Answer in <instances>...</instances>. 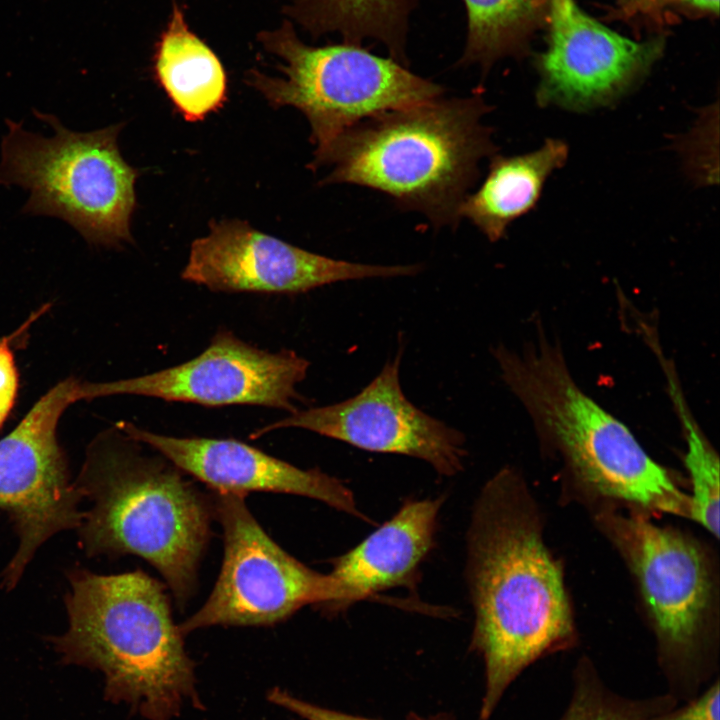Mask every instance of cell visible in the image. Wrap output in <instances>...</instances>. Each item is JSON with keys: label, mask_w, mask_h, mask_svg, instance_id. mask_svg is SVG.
<instances>
[{"label": "cell", "mask_w": 720, "mask_h": 720, "mask_svg": "<svg viewBox=\"0 0 720 720\" xmlns=\"http://www.w3.org/2000/svg\"><path fill=\"white\" fill-rule=\"evenodd\" d=\"M33 319H28L23 326L11 335L0 338V426L14 405L18 389V374L11 344L19 336L23 335L24 330Z\"/></svg>", "instance_id": "24"}, {"label": "cell", "mask_w": 720, "mask_h": 720, "mask_svg": "<svg viewBox=\"0 0 720 720\" xmlns=\"http://www.w3.org/2000/svg\"><path fill=\"white\" fill-rule=\"evenodd\" d=\"M196 239L181 277L218 292L297 294L341 281L411 276L418 264L373 265L316 254L238 219L213 221Z\"/></svg>", "instance_id": "12"}, {"label": "cell", "mask_w": 720, "mask_h": 720, "mask_svg": "<svg viewBox=\"0 0 720 720\" xmlns=\"http://www.w3.org/2000/svg\"><path fill=\"white\" fill-rule=\"evenodd\" d=\"M419 0H294L283 13L317 38L337 33L342 42L366 39L384 45L390 58L408 66L409 17Z\"/></svg>", "instance_id": "19"}, {"label": "cell", "mask_w": 720, "mask_h": 720, "mask_svg": "<svg viewBox=\"0 0 720 720\" xmlns=\"http://www.w3.org/2000/svg\"><path fill=\"white\" fill-rule=\"evenodd\" d=\"M84 399L83 383L69 377L47 391L0 440V510L12 520L19 547L3 572L12 589L38 547L55 533L78 528L84 513L57 440L66 408Z\"/></svg>", "instance_id": "10"}, {"label": "cell", "mask_w": 720, "mask_h": 720, "mask_svg": "<svg viewBox=\"0 0 720 720\" xmlns=\"http://www.w3.org/2000/svg\"><path fill=\"white\" fill-rule=\"evenodd\" d=\"M210 495L223 530V561L206 602L178 625L183 635L211 626H272L310 604L329 608L335 599L329 574L307 567L271 539L245 495Z\"/></svg>", "instance_id": "9"}, {"label": "cell", "mask_w": 720, "mask_h": 720, "mask_svg": "<svg viewBox=\"0 0 720 720\" xmlns=\"http://www.w3.org/2000/svg\"><path fill=\"white\" fill-rule=\"evenodd\" d=\"M110 429L88 447L74 482L92 506L79 528L90 556L137 555L164 578L182 609L197 585L214 509L184 472L141 443Z\"/></svg>", "instance_id": "3"}, {"label": "cell", "mask_w": 720, "mask_h": 720, "mask_svg": "<svg viewBox=\"0 0 720 720\" xmlns=\"http://www.w3.org/2000/svg\"><path fill=\"white\" fill-rule=\"evenodd\" d=\"M257 41L282 60L278 67L282 77L254 69L246 73V82L272 106H293L304 114L314 153L366 118L432 100L445 92L441 85L362 45H308L290 20L259 32Z\"/></svg>", "instance_id": "8"}, {"label": "cell", "mask_w": 720, "mask_h": 720, "mask_svg": "<svg viewBox=\"0 0 720 720\" xmlns=\"http://www.w3.org/2000/svg\"><path fill=\"white\" fill-rule=\"evenodd\" d=\"M33 114L53 134L31 132L23 121L5 119L0 185L29 192L22 213L59 218L90 245L120 248L132 243L139 172L125 161L118 146L124 123L76 132L54 114L35 108Z\"/></svg>", "instance_id": "6"}, {"label": "cell", "mask_w": 720, "mask_h": 720, "mask_svg": "<svg viewBox=\"0 0 720 720\" xmlns=\"http://www.w3.org/2000/svg\"><path fill=\"white\" fill-rule=\"evenodd\" d=\"M668 386L671 399L681 420L686 437L685 466L689 473V517L712 536H719V458L687 408L685 399L670 369Z\"/></svg>", "instance_id": "21"}, {"label": "cell", "mask_w": 720, "mask_h": 720, "mask_svg": "<svg viewBox=\"0 0 720 720\" xmlns=\"http://www.w3.org/2000/svg\"><path fill=\"white\" fill-rule=\"evenodd\" d=\"M568 154V145L554 138L532 152L495 154L479 188L461 204L460 219L470 221L489 241L500 240L512 222L536 206L546 180L566 163Z\"/></svg>", "instance_id": "17"}, {"label": "cell", "mask_w": 720, "mask_h": 720, "mask_svg": "<svg viewBox=\"0 0 720 720\" xmlns=\"http://www.w3.org/2000/svg\"><path fill=\"white\" fill-rule=\"evenodd\" d=\"M673 706L672 696L635 701L616 695L585 658L578 663L572 698L560 720H645Z\"/></svg>", "instance_id": "22"}, {"label": "cell", "mask_w": 720, "mask_h": 720, "mask_svg": "<svg viewBox=\"0 0 720 720\" xmlns=\"http://www.w3.org/2000/svg\"><path fill=\"white\" fill-rule=\"evenodd\" d=\"M719 682L716 680L705 692L685 706L659 711L645 720H719Z\"/></svg>", "instance_id": "25"}, {"label": "cell", "mask_w": 720, "mask_h": 720, "mask_svg": "<svg viewBox=\"0 0 720 720\" xmlns=\"http://www.w3.org/2000/svg\"><path fill=\"white\" fill-rule=\"evenodd\" d=\"M466 578L475 613L471 648L485 664L480 717L488 720L525 668L576 640L563 568L544 541L539 507L513 468L490 478L475 502Z\"/></svg>", "instance_id": "1"}, {"label": "cell", "mask_w": 720, "mask_h": 720, "mask_svg": "<svg viewBox=\"0 0 720 720\" xmlns=\"http://www.w3.org/2000/svg\"><path fill=\"white\" fill-rule=\"evenodd\" d=\"M267 699L271 703L289 710L306 720H375L317 706L297 698L290 692L278 687H274L268 691ZM410 720H448V718L442 716L418 718L415 716Z\"/></svg>", "instance_id": "23"}, {"label": "cell", "mask_w": 720, "mask_h": 720, "mask_svg": "<svg viewBox=\"0 0 720 720\" xmlns=\"http://www.w3.org/2000/svg\"><path fill=\"white\" fill-rule=\"evenodd\" d=\"M550 0H463L467 37L458 65L486 73L500 58L519 55Z\"/></svg>", "instance_id": "20"}, {"label": "cell", "mask_w": 720, "mask_h": 720, "mask_svg": "<svg viewBox=\"0 0 720 720\" xmlns=\"http://www.w3.org/2000/svg\"><path fill=\"white\" fill-rule=\"evenodd\" d=\"M595 521L637 585L671 681L696 684L711 666L718 637V577L712 554L695 537L606 504Z\"/></svg>", "instance_id": "7"}, {"label": "cell", "mask_w": 720, "mask_h": 720, "mask_svg": "<svg viewBox=\"0 0 720 720\" xmlns=\"http://www.w3.org/2000/svg\"><path fill=\"white\" fill-rule=\"evenodd\" d=\"M619 5L630 14H643L658 19V0H617Z\"/></svg>", "instance_id": "26"}, {"label": "cell", "mask_w": 720, "mask_h": 720, "mask_svg": "<svg viewBox=\"0 0 720 720\" xmlns=\"http://www.w3.org/2000/svg\"><path fill=\"white\" fill-rule=\"evenodd\" d=\"M547 50L537 60L536 102L587 112L615 104L649 72L663 40L626 38L580 9L574 0H550Z\"/></svg>", "instance_id": "14"}, {"label": "cell", "mask_w": 720, "mask_h": 720, "mask_svg": "<svg viewBox=\"0 0 720 720\" xmlns=\"http://www.w3.org/2000/svg\"><path fill=\"white\" fill-rule=\"evenodd\" d=\"M116 426L211 490L242 495L263 491L305 496L365 518L352 491L341 480L318 469L298 468L233 438L174 437L123 421Z\"/></svg>", "instance_id": "15"}, {"label": "cell", "mask_w": 720, "mask_h": 720, "mask_svg": "<svg viewBox=\"0 0 720 720\" xmlns=\"http://www.w3.org/2000/svg\"><path fill=\"white\" fill-rule=\"evenodd\" d=\"M310 362L295 351L271 352L220 328L198 356L150 374L87 383L88 399L137 395L210 407L258 405L287 411L303 401L297 386Z\"/></svg>", "instance_id": "11"}, {"label": "cell", "mask_w": 720, "mask_h": 720, "mask_svg": "<svg viewBox=\"0 0 720 720\" xmlns=\"http://www.w3.org/2000/svg\"><path fill=\"white\" fill-rule=\"evenodd\" d=\"M69 580V629L54 640L67 661L101 670L106 696L147 720H172L185 703L203 708L194 662L160 582L140 570L75 569Z\"/></svg>", "instance_id": "4"}, {"label": "cell", "mask_w": 720, "mask_h": 720, "mask_svg": "<svg viewBox=\"0 0 720 720\" xmlns=\"http://www.w3.org/2000/svg\"><path fill=\"white\" fill-rule=\"evenodd\" d=\"M494 355L545 447L560 456L586 496L647 514L689 517V495L624 423L576 384L557 346L541 337L522 352L499 346Z\"/></svg>", "instance_id": "5"}, {"label": "cell", "mask_w": 720, "mask_h": 720, "mask_svg": "<svg viewBox=\"0 0 720 720\" xmlns=\"http://www.w3.org/2000/svg\"><path fill=\"white\" fill-rule=\"evenodd\" d=\"M401 351L359 393L344 401L296 410L250 436L282 428H301L371 452L421 459L444 476L462 470L465 436L415 406L400 384Z\"/></svg>", "instance_id": "13"}, {"label": "cell", "mask_w": 720, "mask_h": 720, "mask_svg": "<svg viewBox=\"0 0 720 720\" xmlns=\"http://www.w3.org/2000/svg\"><path fill=\"white\" fill-rule=\"evenodd\" d=\"M678 3L684 4L686 6L696 8L702 11H708V12H714L718 13L719 10V0H674Z\"/></svg>", "instance_id": "27"}, {"label": "cell", "mask_w": 720, "mask_h": 720, "mask_svg": "<svg viewBox=\"0 0 720 720\" xmlns=\"http://www.w3.org/2000/svg\"><path fill=\"white\" fill-rule=\"evenodd\" d=\"M443 498L407 500L385 523L332 561L335 599L326 612L343 611L381 591L408 586L433 548Z\"/></svg>", "instance_id": "16"}, {"label": "cell", "mask_w": 720, "mask_h": 720, "mask_svg": "<svg viewBox=\"0 0 720 720\" xmlns=\"http://www.w3.org/2000/svg\"><path fill=\"white\" fill-rule=\"evenodd\" d=\"M489 111L480 93L388 110L346 129L309 167L328 170L321 184L371 188L435 227H456L480 162L497 154L482 123Z\"/></svg>", "instance_id": "2"}, {"label": "cell", "mask_w": 720, "mask_h": 720, "mask_svg": "<svg viewBox=\"0 0 720 720\" xmlns=\"http://www.w3.org/2000/svg\"><path fill=\"white\" fill-rule=\"evenodd\" d=\"M153 73L186 121L204 119L227 97V75L214 51L188 26L175 1L153 54Z\"/></svg>", "instance_id": "18"}]
</instances>
